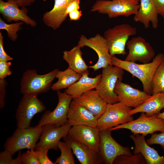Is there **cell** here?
<instances>
[{
  "mask_svg": "<svg viewBox=\"0 0 164 164\" xmlns=\"http://www.w3.org/2000/svg\"></svg>",
  "mask_w": 164,
  "mask_h": 164,
  "instance_id": "cell-45",
  "label": "cell"
},
{
  "mask_svg": "<svg viewBox=\"0 0 164 164\" xmlns=\"http://www.w3.org/2000/svg\"><path fill=\"white\" fill-rule=\"evenodd\" d=\"M152 89V95L164 92V58L154 73Z\"/></svg>",
  "mask_w": 164,
  "mask_h": 164,
  "instance_id": "cell-28",
  "label": "cell"
},
{
  "mask_svg": "<svg viewBox=\"0 0 164 164\" xmlns=\"http://www.w3.org/2000/svg\"><path fill=\"white\" fill-rule=\"evenodd\" d=\"M114 164H147L143 156L141 153L134 155L122 154L114 160Z\"/></svg>",
  "mask_w": 164,
  "mask_h": 164,
  "instance_id": "cell-30",
  "label": "cell"
},
{
  "mask_svg": "<svg viewBox=\"0 0 164 164\" xmlns=\"http://www.w3.org/2000/svg\"><path fill=\"white\" fill-rule=\"evenodd\" d=\"M124 74V70L116 66L109 65L103 68L101 80L95 89L108 104L119 102L114 90L117 80H122Z\"/></svg>",
  "mask_w": 164,
  "mask_h": 164,
  "instance_id": "cell-6",
  "label": "cell"
},
{
  "mask_svg": "<svg viewBox=\"0 0 164 164\" xmlns=\"http://www.w3.org/2000/svg\"><path fill=\"white\" fill-rule=\"evenodd\" d=\"M146 142L148 145H159L164 149V132L158 134H152L151 137L146 140Z\"/></svg>",
  "mask_w": 164,
  "mask_h": 164,
  "instance_id": "cell-34",
  "label": "cell"
},
{
  "mask_svg": "<svg viewBox=\"0 0 164 164\" xmlns=\"http://www.w3.org/2000/svg\"><path fill=\"white\" fill-rule=\"evenodd\" d=\"M58 148L60 151V156L57 157L54 162L58 164H75L73 155V152L70 145L65 142L60 141Z\"/></svg>",
  "mask_w": 164,
  "mask_h": 164,
  "instance_id": "cell-29",
  "label": "cell"
},
{
  "mask_svg": "<svg viewBox=\"0 0 164 164\" xmlns=\"http://www.w3.org/2000/svg\"><path fill=\"white\" fill-rule=\"evenodd\" d=\"M48 150L46 149H41L35 150V153L40 164H55L48 157Z\"/></svg>",
  "mask_w": 164,
  "mask_h": 164,
  "instance_id": "cell-33",
  "label": "cell"
},
{
  "mask_svg": "<svg viewBox=\"0 0 164 164\" xmlns=\"http://www.w3.org/2000/svg\"><path fill=\"white\" fill-rule=\"evenodd\" d=\"M38 94L28 93L23 94L16 110L15 117L17 128L30 127L33 116L44 111L46 107L38 97Z\"/></svg>",
  "mask_w": 164,
  "mask_h": 164,
  "instance_id": "cell-5",
  "label": "cell"
},
{
  "mask_svg": "<svg viewBox=\"0 0 164 164\" xmlns=\"http://www.w3.org/2000/svg\"><path fill=\"white\" fill-rule=\"evenodd\" d=\"M11 63L9 61H0V79H5L7 76L12 74L10 69Z\"/></svg>",
  "mask_w": 164,
  "mask_h": 164,
  "instance_id": "cell-35",
  "label": "cell"
},
{
  "mask_svg": "<svg viewBox=\"0 0 164 164\" xmlns=\"http://www.w3.org/2000/svg\"><path fill=\"white\" fill-rule=\"evenodd\" d=\"M99 131L96 127L73 126L70 128L68 135L98 153L100 142Z\"/></svg>",
  "mask_w": 164,
  "mask_h": 164,
  "instance_id": "cell-16",
  "label": "cell"
},
{
  "mask_svg": "<svg viewBox=\"0 0 164 164\" xmlns=\"http://www.w3.org/2000/svg\"><path fill=\"white\" fill-rule=\"evenodd\" d=\"M158 14L164 18V0H152Z\"/></svg>",
  "mask_w": 164,
  "mask_h": 164,
  "instance_id": "cell-39",
  "label": "cell"
},
{
  "mask_svg": "<svg viewBox=\"0 0 164 164\" xmlns=\"http://www.w3.org/2000/svg\"><path fill=\"white\" fill-rule=\"evenodd\" d=\"M12 155L9 151L4 150L0 153V164H10Z\"/></svg>",
  "mask_w": 164,
  "mask_h": 164,
  "instance_id": "cell-38",
  "label": "cell"
},
{
  "mask_svg": "<svg viewBox=\"0 0 164 164\" xmlns=\"http://www.w3.org/2000/svg\"><path fill=\"white\" fill-rule=\"evenodd\" d=\"M42 129V127L36 126L24 128H17L6 139L4 145V150L13 155L24 149L34 150Z\"/></svg>",
  "mask_w": 164,
  "mask_h": 164,
  "instance_id": "cell-3",
  "label": "cell"
},
{
  "mask_svg": "<svg viewBox=\"0 0 164 164\" xmlns=\"http://www.w3.org/2000/svg\"><path fill=\"white\" fill-rule=\"evenodd\" d=\"M81 48L77 44L70 50L64 51L63 58L68 63L69 67L82 75L89 71V67L83 58Z\"/></svg>",
  "mask_w": 164,
  "mask_h": 164,
  "instance_id": "cell-26",
  "label": "cell"
},
{
  "mask_svg": "<svg viewBox=\"0 0 164 164\" xmlns=\"http://www.w3.org/2000/svg\"><path fill=\"white\" fill-rule=\"evenodd\" d=\"M136 33V28L127 24L117 25L106 30L103 36L111 56L125 54V47L129 37Z\"/></svg>",
  "mask_w": 164,
  "mask_h": 164,
  "instance_id": "cell-7",
  "label": "cell"
},
{
  "mask_svg": "<svg viewBox=\"0 0 164 164\" xmlns=\"http://www.w3.org/2000/svg\"><path fill=\"white\" fill-rule=\"evenodd\" d=\"M114 91L119 102L128 107L134 108L138 107L151 95L119 80L116 83Z\"/></svg>",
  "mask_w": 164,
  "mask_h": 164,
  "instance_id": "cell-15",
  "label": "cell"
},
{
  "mask_svg": "<svg viewBox=\"0 0 164 164\" xmlns=\"http://www.w3.org/2000/svg\"><path fill=\"white\" fill-rule=\"evenodd\" d=\"M164 108V92L152 95L138 107L131 109V115L139 112H144L148 116L157 114Z\"/></svg>",
  "mask_w": 164,
  "mask_h": 164,
  "instance_id": "cell-25",
  "label": "cell"
},
{
  "mask_svg": "<svg viewBox=\"0 0 164 164\" xmlns=\"http://www.w3.org/2000/svg\"><path fill=\"white\" fill-rule=\"evenodd\" d=\"M82 11L80 10H76L70 12L68 16L71 21L78 20L82 16Z\"/></svg>",
  "mask_w": 164,
  "mask_h": 164,
  "instance_id": "cell-41",
  "label": "cell"
},
{
  "mask_svg": "<svg viewBox=\"0 0 164 164\" xmlns=\"http://www.w3.org/2000/svg\"><path fill=\"white\" fill-rule=\"evenodd\" d=\"M73 100L87 109L97 119L104 111L108 104L96 90L88 91Z\"/></svg>",
  "mask_w": 164,
  "mask_h": 164,
  "instance_id": "cell-20",
  "label": "cell"
},
{
  "mask_svg": "<svg viewBox=\"0 0 164 164\" xmlns=\"http://www.w3.org/2000/svg\"><path fill=\"white\" fill-rule=\"evenodd\" d=\"M63 138L70 146L73 154L80 164H100L103 163L98 153L87 145L68 135Z\"/></svg>",
  "mask_w": 164,
  "mask_h": 164,
  "instance_id": "cell-19",
  "label": "cell"
},
{
  "mask_svg": "<svg viewBox=\"0 0 164 164\" xmlns=\"http://www.w3.org/2000/svg\"><path fill=\"white\" fill-rule=\"evenodd\" d=\"M21 151H19V153L17 156L15 158L12 159L10 164H22V162L21 158Z\"/></svg>",
  "mask_w": 164,
  "mask_h": 164,
  "instance_id": "cell-43",
  "label": "cell"
},
{
  "mask_svg": "<svg viewBox=\"0 0 164 164\" xmlns=\"http://www.w3.org/2000/svg\"><path fill=\"white\" fill-rule=\"evenodd\" d=\"M77 44L81 47H88L97 53L98 56L97 61L94 65L89 67V68L96 71L109 65H112L111 56L109 52L107 42L104 36L100 34H97L88 38L81 35Z\"/></svg>",
  "mask_w": 164,
  "mask_h": 164,
  "instance_id": "cell-12",
  "label": "cell"
},
{
  "mask_svg": "<svg viewBox=\"0 0 164 164\" xmlns=\"http://www.w3.org/2000/svg\"><path fill=\"white\" fill-rule=\"evenodd\" d=\"M158 117L164 119V112L162 113H160L158 114Z\"/></svg>",
  "mask_w": 164,
  "mask_h": 164,
  "instance_id": "cell-44",
  "label": "cell"
},
{
  "mask_svg": "<svg viewBox=\"0 0 164 164\" xmlns=\"http://www.w3.org/2000/svg\"><path fill=\"white\" fill-rule=\"evenodd\" d=\"M131 109L120 102L107 104L104 111L97 119L96 127L100 130L108 129L131 121L133 118L129 113Z\"/></svg>",
  "mask_w": 164,
  "mask_h": 164,
  "instance_id": "cell-8",
  "label": "cell"
},
{
  "mask_svg": "<svg viewBox=\"0 0 164 164\" xmlns=\"http://www.w3.org/2000/svg\"><path fill=\"white\" fill-rule=\"evenodd\" d=\"M126 46L128 53L125 60L132 62L137 61L147 63L155 56V51L150 44L140 36L128 40Z\"/></svg>",
  "mask_w": 164,
  "mask_h": 164,
  "instance_id": "cell-14",
  "label": "cell"
},
{
  "mask_svg": "<svg viewBox=\"0 0 164 164\" xmlns=\"http://www.w3.org/2000/svg\"><path fill=\"white\" fill-rule=\"evenodd\" d=\"M81 76L69 67L64 71L59 70L56 76L58 80L52 85L51 89L57 91L67 89L78 80Z\"/></svg>",
  "mask_w": 164,
  "mask_h": 164,
  "instance_id": "cell-27",
  "label": "cell"
},
{
  "mask_svg": "<svg viewBox=\"0 0 164 164\" xmlns=\"http://www.w3.org/2000/svg\"><path fill=\"white\" fill-rule=\"evenodd\" d=\"M144 137L140 134L130 135L135 145L134 154H141L147 164H164V156H160L156 150L149 146Z\"/></svg>",
  "mask_w": 164,
  "mask_h": 164,
  "instance_id": "cell-22",
  "label": "cell"
},
{
  "mask_svg": "<svg viewBox=\"0 0 164 164\" xmlns=\"http://www.w3.org/2000/svg\"><path fill=\"white\" fill-rule=\"evenodd\" d=\"M89 71L84 73L78 80L65 90L73 99L79 97L88 91L95 89L101 80V74L93 78L89 77Z\"/></svg>",
  "mask_w": 164,
  "mask_h": 164,
  "instance_id": "cell-24",
  "label": "cell"
},
{
  "mask_svg": "<svg viewBox=\"0 0 164 164\" xmlns=\"http://www.w3.org/2000/svg\"><path fill=\"white\" fill-rule=\"evenodd\" d=\"M19 7L17 0H8L6 2L0 0V13L7 22L21 21L27 25L35 27L36 22L27 15L26 8H23L24 7L20 9Z\"/></svg>",
  "mask_w": 164,
  "mask_h": 164,
  "instance_id": "cell-17",
  "label": "cell"
},
{
  "mask_svg": "<svg viewBox=\"0 0 164 164\" xmlns=\"http://www.w3.org/2000/svg\"><path fill=\"white\" fill-rule=\"evenodd\" d=\"M21 158L23 164H40L34 150L28 149L27 151L21 154Z\"/></svg>",
  "mask_w": 164,
  "mask_h": 164,
  "instance_id": "cell-32",
  "label": "cell"
},
{
  "mask_svg": "<svg viewBox=\"0 0 164 164\" xmlns=\"http://www.w3.org/2000/svg\"><path fill=\"white\" fill-rule=\"evenodd\" d=\"M55 69L46 74H39L35 69H28L22 75L20 82V91L23 94L34 93L38 94L51 89L52 83L58 71Z\"/></svg>",
  "mask_w": 164,
  "mask_h": 164,
  "instance_id": "cell-2",
  "label": "cell"
},
{
  "mask_svg": "<svg viewBox=\"0 0 164 164\" xmlns=\"http://www.w3.org/2000/svg\"><path fill=\"white\" fill-rule=\"evenodd\" d=\"M164 58V55L160 53L151 62L142 64L121 60L115 56L111 57L113 65L119 67L137 78L142 82L143 91L152 95V80L156 69Z\"/></svg>",
  "mask_w": 164,
  "mask_h": 164,
  "instance_id": "cell-1",
  "label": "cell"
},
{
  "mask_svg": "<svg viewBox=\"0 0 164 164\" xmlns=\"http://www.w3.org/2000/svg\"><path fill=\"white\" fill-rule=\"evenodd\" d=\"M100 142L98 154L105 164H113L115 159L122 154L132 155L129 147H124L112 137L108 129L99 131Z\"/></svg>",
  "mask_w": 164,
  "mask_h": 164,
  "instance_id": "cell-10",
  "label": "cell"
},
{
  "mask_svg": "<svg viewBox=\"0 0 164 164\" xmlns=\"http://www.w3.org/2000/svg\"><path fill=\"white\" fill-rule=\"evenodd\" d=\"M71 127L68 121L59 127L50 124L43 126L39 141L37 143L35 150L46 149L57 150L60 140L68 135Z\"/></svg>",
  "mask_w": 164,
  "mask_h": 164,
  "instance_id": "cell-13",
  "label": "cell"
},
{
  "mask_svg": "<svg viewBox=\"0 0 164 164\" xmlns=\"http://www.w3.org/2000/svg\"><path fill=\"white\" fill-rule=\"evenodd\" d=\"M8 83L5 79H0V108L2 109L5 105V97L6 94V87Z\"/></svg>",
  "mask_w": 164,
  "mask_h": 164,
  "instance_id": "cell-36",
  "label": "cell"
},
{
  "mask_svg": "<svg viewBox=\"0 0 164 164\" xmlns=\"http://www.w3.org/2000/svg\"><path fill=\"white\" fill-rule=\"evenodd\" d=\"M53 8L43 15V20L47 26L54 30L59 28L68 16L66 11L69 5L75 0H54Z\"/></svg>",
  "mask_w": 164,
  "mask_h": 164,
  "instance_id": "cell-21",
  "label": "cell"
},
{
  "mask_svg": "<svg viewBox=\"0 0 164 164\" xmlns=\"http://www.w3.org/2000/svg\"><path fill=\"white\" fill-rule=\"evenodd\" d=\"M35 0H17L19 7H26L31 5Z\"/></svg>",
  "mask_w": 164,
  "mask_h": 164,
  "instance_id": "cell-42",
  "label": "cell"
},
{
  "mask_svg": "<svg viewBox=\"0 0 164 164\" xmlns=\"http://www.w3.org/2000/svg\"><path fill=\"white\" fill-rule=\"evenodd\" d=\"M58 98V104L52 111H46L41 116L37 127H42L48 124L59 127L68 121L67 115L70 104L73 100L71 97L65 91H56Z\"/></svg>",
  "mask_w": 164,
  "mask_h": 164,
  "instance_id": "cell-11",
  "label": "cell"
},
{
  "mask_svg": "<svg viewBox=\"0 0 164 164\" xmlns=\"http://www.w3.org/2000/svg\"><path fill=\"white\" fill-rule=\"evenodd\" d=\"M137 0H98L94 4L91 11L107 14L110 18L128 17L137 13L140 6Z\"/></svg>",
  "mask_w": 164,
  "mask_h": 164,
  "instance_id": "cell-4",
  "label": "cell"
},
{
  "mask_svg": "<svg viewBox=\"0 0 164 164\" xmlns=\"http://www.w3.org/2000/svg\"><path fill=\"white\" fill-rule=\"evenodd\" d=\"M13 60V58L8 55L5 51L3 47V37L0 32V61H9Z\"/></svg>",
  "mask_w": 164,
  "mask_h": 164,
  "instance_id": "cell-37",
  "label": "cell"
},
{
  "mask_svg": "<svg viewBox=\"0 0 164 164\" xmlns=\"http://www.w3.org/2000/svg\"><path fill=\"white\" fill-rule=\"evenodd\" d=\"M80 0H75L69 5L66 11V14L67 16L70 12L76 10H80Z\"/></svg>",
  "mask_w": 164,
  "mask_h": 164,
  "instance_id": "cell-40",
  "label": "cell"
},
{
  "mask_svg": "<svg viewBox=\"0 0 164 164\" xmlns=\"http://www.w3.org/2000/svg\"><path fill=\"white\" fill-rule=\"evenodd\" d=\"M22 22H18L15 23L8 24L0 18V29L6 30L8 36L11 40L15 41L17 39L18 35L17 32L21 29L22 28L20 26L23 24Z\"/></svg>",
  "mask_w": 164,
  "mask_h": 164,
  "instance_id": "cell-31",
  "label": "cell"
},
{
  "mask_svg": "<svg viewBox=\"0 0 164 164\" xmlns=\"http://www.w3.org/2000/svg\"><path fill=\"white\" fill-rule=\"evenodd\" d=\"M157 115L148 116L145 113L141 112L137 119L108 129L112 131L126 129L134 134H141L145 136L149 134H152L157 131L162 132H164V119L158 117Z\"/></svg>",
  "mask_w": 164,
  "mask_h": 164,
  "instance_id": "cell-9",
  "label": "cell"
},
{
  "mask_svg": "<svg viewBox=\"0 0 164 164\" xmlns=\"http://www.w3.org/2000/svg\"><path fill=\"white\" fill-rule=\"evenodd\" d=\"M71 126L86 125L96 127L97 119L89 111L73 99L67 115Z\"/></svg>",
  "mask_w": 164,
  "mask_h": 164,
  "instance_id": "cell-18",
  "label": "cell"
},
{
  "mask_svg": "<svg viewBox=\"0 0 164 164\" xmlns=\"http://www.w3.org/2000/svg\"><path fill=\"white\" fill-rule=\"evenodd\" d=\"M139 8L136 14L134 15V20L142 23L145 29L149 27L151 22L153 28L156 29L159 22L158 14L152 0H140Z\"/></svg>",
  "mask_w": 164,
  "mask_h": 164,
  "instance_id": "cell-23",
  "label": "cell"
}]
</instances>
